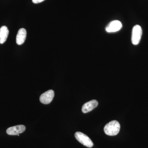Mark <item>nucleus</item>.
<instances>
[{
	"label": "nucleus",
	"instance_id": "nucleus-3",
	"mask_svg": "<svg viewBox=\"0 0 148 148\" xmlns=\"http://www.w3.org/2000/svg\"><path fill=\"white\" fill-rule=\"evenodd\" d=\"M143 34V30L140 26L136 25L133 27L132 30V43L134 45H137L140 42L141 37Z\"/></svg>",
	"mask_w": 148,
	"mask_h": 148
},
{
	"label": "nucleus",
	"instance_id": "nucleus-1",
	"mask_svg": "<svg viewBox=\"0 0 148 148\" xmlns=\"http://www.w3.org/2000/svg\"><path fill=\"white\" fill-rule=\"evenodd\" d=\"M120 129V125L117 121H112L106 125L104 130L106 135L115 136L118 134Z\"/></svg>",
	"mask_w": 148,
	"mask_h": 148
},
{
	"label": "nucleus",
	"instance_id": "nucleus-8",
	"mask_svg": "<svg viewBox=\"0 0 148 148\" xmlns=\"http://www.w3.org/2000/svg\"><path fill=\"white\" fill-rule=\"evenodd\" d=\"M27 31L24 28L19 29L16 37V42L18 45L24 43L27 37Z\"/></svg>",
	"mask_w": 148,
	"mask_h": 148
},
{
	"label": "nucleus",
	"instance_id": "nucleus-2",
	"mask_svg": "<svg viewBox=\"0 0 148 148\" xmlns=\"http://www.w3.org/2000/svg\"><path fill=\"white\" fill-rule=\"evenodd\" d=\"M75 136L77 140L83 145L88 148L93 147V144L92 140L88 136L82 132H77L75 133Z\"/></svg>",
	"mask_w": 148,
	"mask_h": 148
},
{
	"label": "nucleus",
	"instance_id": "nucleus-4",
	"mask_svg": "<svg viewBox=\"0 0 148 148\" xmlns=\"http://www.w3.org/2000/svg\"><path fill=\"white\" fill-rule=\"evenodd\" d=\"M54 92L53 90H49L42 93L40 96V101L44 104H48L53 100Z\"/></svg>",
	"mask_w": 148,
	"mask_h": 148
},
{
	"label": "nucleus",
	"instance_id": "nucleus-6",
	"mask_svg": "<svg viewBox=\"0 0 148 148\" xmlns=\"http://www.w3.org/2000/svg\"><path fill=\"white\" fill-rule=\"evenodd\" d=\"M26 127L24 125H18L9 127L6 130V132L9 135H19L24 132Z\"/></svg>",
	"mask_w": 148,
	"mask_h": 148
},
{
	"label": "nucleus",
	"instance_id": "nucleus-9",
	"mask_svg": "<svg viewBox=\"0 0 148 148\" xmlns=\"http://www.w3.org/2000/svg\"><path fill=\"white\" fill-rule=\"evenodd\" d=\"M9 34L7 27L3 26L0 28V44H3L6 41Z\"/></svg>",
	"mask_w": 148,
	"mask_h": 148
},
{
	"label": "nucleus",
	"instance_id": "nucleus-5",
	"mask_svg": "<svg viewBox=\"0 0 148 148\" xmlns=\"http://www.w3.org/2000/svg\"><path fill=\"white\" fill-rule=\"evenodd\" d=\"M122 27V24L120 21L118 20H114L111 21L106 27V32L108 33H113L118 32Z\"/></svg>",
	"mask_w": 148,
	"mask_h": 148
},
{
	"label": "nucleus",
	"instance_id": "nucleus-10",
	"mask_svg": "<svg viewBox=\"0 0 148 148\" xmlns=\"http://www.w3.org/2000/svg\"><path fill=\"white\" fill-rule=\"evenodd\" d=\"M45 0H32V2L34 3H38L44 1Z\"/></svg>",
	"mask_w": 148,
	"mask_h": 148
},
{
	"label": "nucleus",
	"instance_id": "nucleus-7",
	"mask_svg": "<svg viewBox=\"0 0 148 148\" xmlns=\"http://www.w3.org/2000/svg\"><path fill=\"white\" fill-rule=\"evenodd\" d=\"M98 103L96 100H93L85 103L82 107V112L84 113L90 112L98 106Z\"/></svg>",
	"mask_w": 148,
	"mask_h": 148
}]
</instances>
